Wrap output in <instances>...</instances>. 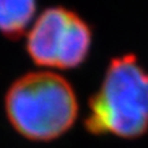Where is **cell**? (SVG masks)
Segmentation results:
<instances>
[{"label":"cell","mask_w":148,"mask_h":148,"mask_svg":"<svg viewBox=\"0 0 148 148\" xmlns=\"http://www.w3.org/2000/svg\"><path fill=\"white\" fill-rule=\"evenodd\" d=\"M91 44L88 23L69 8L53 5L46 8L31 23L25 48L38 66L72 70L86 62Z\"/></svg>","instance_id":"cell-3"},{"label":"cell","mask_w":148,"mask_h":148,"mask_svg":"<svg viewBox=\"0 0 148 148\" xmlns=\"http://www.w3.org/2000/svg\"><path fill=\"white\" fill-rule=\"evenodd\" d=\"M84 129L94 135L133 139L148 130V73L135 56L109 62L97 91L90 97Z\"/></svg>","instance_id":"cell-2"},{"label":"cell","mask_w":148,"mask_h":148,"mask_svg":"<svg viewBox=\"0 0 148 148\" xmlns=\"http://www.w3.org/2000/svg\"><path fill=\"white\" fill-rule=\"evenodd\" d=\"M36 8V0H0V34L8 40H20L34 22Z\"/></svg>","instance_id":"cell-4"},{"label":"cell","mask_w":148,"mask_h":148,"mask_svg":"<svg viewBox=\"0 0 148 148\" xmlns=\"http://www.w3.org/2000/svg\"><path fill=\"white\" fill-rule=\"evenodd\" d=\"M4 109L10 126L31 142H52L66 134L78 117L70 82L51 70L20 75L8 87Z\"/></svg>","instance_id":"cell-1"}]
</instances>
